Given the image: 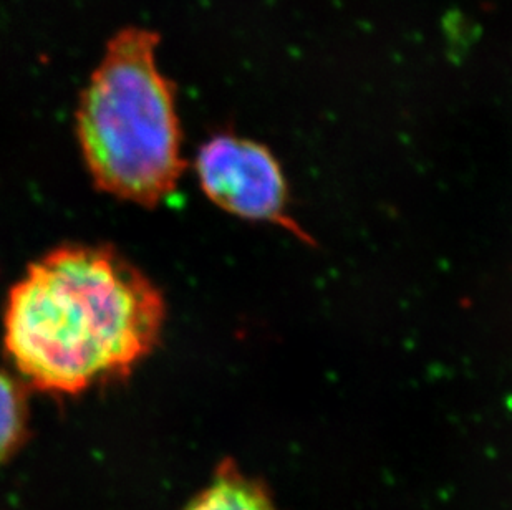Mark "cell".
Masks as SVG:
<instances>
[{
  "mask_svg": "<svg viewBox=\"0 0 512 510\" xmlns=\"http://www.w3.org/2000/svg\"><path fill=\"white\" fill-rule=\"evenodd\" d=\"M184 510H279L261 482L254 481L232 461H224L213 481Z\"/></svg>",
  "mask_w": 512,
  "mask_h": 510,
  "instance_id": "cell-4",
  "label": "cell"
},
{
  "mask_svg": "<svg viewBox=\"0 0 512 510\" xmlns=\"http://www.w3.org/2000/svg\"><path fill=\"white\" fill-rule=\"evenodd\" d=\"M165 323L158 285L115 247L63 244L9 290L4 350L25 385L77 396L130 376Z\"/></svg>",
  "mask_w": 512,
  "mask_h": 510,
  "instance_id": "cell-1",
  "label": "cell"
},
{
  "mask_svg": "<svg viewBox=\"0 0 512 510\" xmlns=\"http://www.w3.org/2000/svg\"><path fill=\"white\" fill-rule=\"evenodd\" d=\"M158 44L151 30L118 32L77 111L78 143L95 186L143 207L163 203L186 169L174 85L156 63Z\"/></svg>",
  "mask_w": 512,
  "mask_h": 510,
  "instance_id": "cell-2",
  "label": "cell"
},
{
  "mask_svg": "<svg viewBox=\"0 0 512 510\" xmlns=\"http://www.w3.org/2000/svg\"><path fill=\"white\" fill-rule=\"evenodd\" d=\"M29 386L0 365V464L9 461L29 438Z\"/></svg>",
  "mask_w": 512,
  "mask_h": 510,
  "instance_id": "cell-5",
  "label": "cell"
},
{
  "mask_svg": "<svg viewBox=\"0 0 512 510\" xmlns=\"http://www.w3.org/2000/svg\"><path fill=\"white\" fill-rule=\"evenodd\" d=\"M196 173L211 203L246 221L279 226L312 242L289 212V186L269 148L236 135H218L204 143Z\"/></svg>",
  "mask_w": 512,
  "mask_h": 510,
  "instance_id": "cell-3",
  "label": "cell"
}]
</instances>
